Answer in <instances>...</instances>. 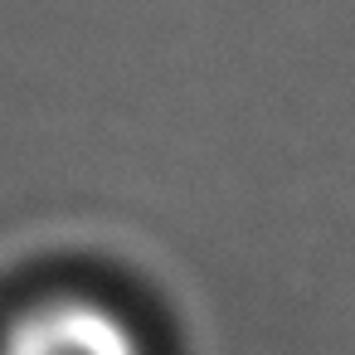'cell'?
Returning a JSON list of instances; mask_svg holds the SVG:
<instances>
[{
    "label": "cell",
    "mask_w": 355,
    "mask_h": 355,
    "mask_svg": "<svg viewBox=\"0 0 355 355\" xmlns=\"http://www.w3.org/2000/svg\"><path fill=\"white\" fill-rule=\"evenodd\" d=\"M0 355H146L137 331L103 302H44L25 311Z\"/></svg>",
    "instance_id": "1"
}]
</instances>
